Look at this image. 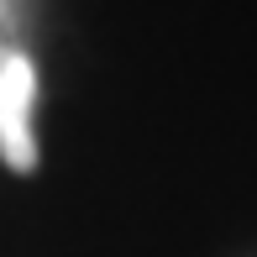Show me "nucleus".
Wrapping results in <instances>:
<instances>
[{
    "label": "nucleus",
    "instance_id": "1",
    "mask_svg": "<svg viewBox=\"0 0 257 257\" xmlns=\"http://www.w3.org/2000/svg\"><path fill=\"white\" fill-rule=\"evenodd\" d=\"M32 105H37V68H32V58L0 48V158L16 173L37 168Z\"/></svg>",
    "mask_w": 257,
    "mask_h": 257
}]
</instances>
